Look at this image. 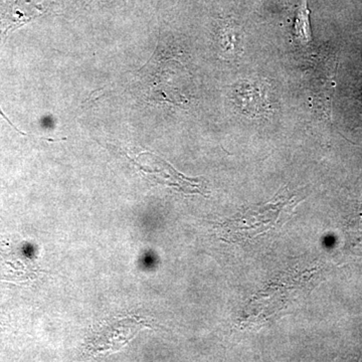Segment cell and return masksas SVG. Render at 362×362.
Returning a JSON list of instances; mask_svg holds the SVG:
<instances>
[{
  "label": "cell",
  "instance_id": "1",
  "mask_svg": "<svg viewBox=\"0 0 362 362\" xmlns=\"http://www.w3.org/2000/svg\"><path fill=\"white\" fill-rule=\"evenodd\" d=\"M149 326L139 317H124L105 321L92 333L88 349L94 354L118 351L134 338L136 333Z\"/></svg>",
  "mask_w": 362,
  "mask_h": 362
},
{
  "label": "cell",
  "instance_id": "4",
  "mask_svg": "<svg viewBox=\"0 0 362 362\" xmlns=\"http://www.w3.org/2000/svg\"><path fill=\"white\" fill-rule=\"evenodd\" d=\"M239 33L233 25H225L220 30V44L228 54H235L239 47Z\"/></svg>",
  "mask_w": 362,
  "mask_h": 362
},
{
  "label": "cell",
  "instance_id": "3",
  "mask_svg": "<svg viewBox=\"0 0 362 362\" xmlns=\"http://www.w3.org/2000/svg\"><path fill=\"white\" fill-rule=\"evenodd\" d=\"M257 85H251L247 84L246 86H240V89L238 90L237 97L242 98V99H239V103L243 105V106H249L247 110L251 111L252 113H257L259 111H263L264 108H265L266 100L264 99L263 94L261 92H259V88L258 89V92H256Z\"/></svg>",
  "mask_w": 362,
  "mask_h": 362
},
{
  "label": "cell",
  "instance_id": "2",
  "mask_svg": "<svg viewBox=\"0 0 362 362\" xmlns=\"http://www.w3.org/2000/svg\"><path fill=\"white\" fill-rule=\"evenodd\" d=\"M294 35L302 45H308L311 42L310 23H309V9L307 0H302L297 9L296 21L294 25Z\"/></svg>",
  "mask_w": 362,
  "mask_h": 362
}]
</instances>
